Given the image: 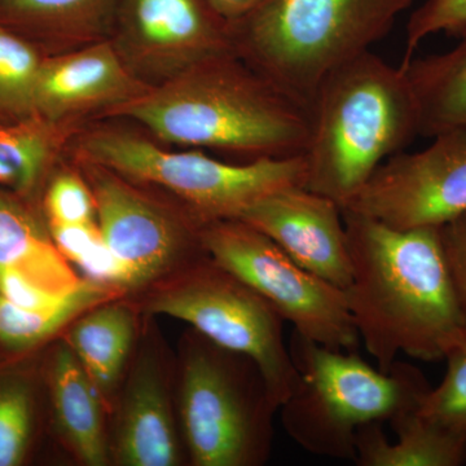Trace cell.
I'll list each match as a JSON object with an SVG mask.
<instances>
[{"mask_svg": "<svg viewBox=\"0 0 466 466\" xmlns=\"http://www.w3.org/2000/svg\"><path fill=\"white\" fill-rule=\"evenodd\" d=\"M133 360L113 404L110 461L119 466H177L186 460L175 412L177 360L153 318H147Z\"/></svg>", "mask_w": 466, "mask_h": 466, "instance_id": "obj_12", "label": "cell"}, {"mask_svg": "<svg viewBox=\"0 0 466 466\" xmlns=\"http://www.w3.org/2000/svg\"><path fill=\"white\" fill-rule=\"evenodd\" d=\"M43 58L14 30L0 24V119L18 122L35 115V90Z\"/></svg>", "mask_w": 466, "mask_h": 466, "instance_id": "obj_24", "label": "cell"}, {"mask_svg": "<svg viewBox=\"0 0 466 466\" xmlns=\"http://www.w3.org/2000/svg\"><path fill=\"white\" fill-rule=\"evenodd\" d=\"M352 276L345 296L359 339L379 370L398 355L446 360L466 327L444 257L441 227L398 229L342 208Z\"/></svg>", "mask_w": 466, "mask_h": 466, "instance_id": "obj_1", "label": "cell"}, {"mask_svg": "<svg viewBox=\"0 0 466 466\" xmlns=\"http://www.w3.org/2000/svg\"><path fill=\"white\" fill-rule=\"evenodd\" d=\"M125 297L121 291L85 279L60 302L43 309H25L0 297V345L24 351L64 333L76 318L106 302Z\"/></svg>", "mask_w": 466, "mask_h": 466, "instance_id": "obj_22", "label": "cell"}, {"mask_svg": "<svg viewBox=\"0 0 466 466\" xmlns=\"http://www.w3.org/2000/svg\"><path fill=\"white\" fill-rule=\"evenodd\" d=\"M346 210L398 229L441 227L466 211V130L434 137L383 161Z\"/></svg>", "mask_w": 466, "mask_h": 466, "instance_id": "obj_11", "label": "cell"}, {"mask_svg": "<svg viewBox=\"0 0 466 466\" xmlns=\"http://www.w3.org/2000/svg\"><path fill=\"white\" fill-rule=\"evenodd\" d=\"M106 113L128 116L167 143L253 159L303 155L311 126L306 106L236 54L196 64Z\"/></svg>", "mask_w": 466, "mask_h": 466, "instance_id": "obj_2", "label": "cell"}, {"mask_svg": "<svg viewBox=\"0 0 466 466\" xmlns=\"http://www.w3.org/2000/svg\"><path fill=\"white\" fill-rule=\"evenodd\" d=\"M177 412L193 466H260L268 461L279 412L258 364L195 329L180 341Z\"/></svg>", "mask_w": 466, "mask_h": 466, "instance_id": "obj_6", "label": "cell"}, {"mask_svg": "<svg viewBox=\"0 0 466 466\" xmlns=\"http://www.w3.org/2000/svg\"><path fill=\"white\" fill-rule=\"evenodd\" d=\"M79 150L85 164L173 193L201 225L240 219L267 196L305 187L308 177L303 155L228 164L195 150H167L140 135L110 128L86 135Z\"/></svg>", "mask_w": 466, "mask_h": 466, "instance_id": "obj_7", "label": "cell"}, {"mask_svg": "<svg viewBox=\"0 0 466 466\" xmlns=\"http://www.w3.org/2000/svg\"><path fill=\"white\" fill-rule=\"evenodd\" d=\"M294 262L345 290L352 265L342 208L305 187L283 189L251 205L240 217Z\"/></svg>", "mask_w": 466, "mask_h": 466, "instance_id": "obj_14", "label": "cell"}, {"mask_svg": "<svg viewBox=\"0 0 466 466\" xmlns=\"http://www.w3.org/2000/svg\"><path fill=\"white\" fill-rule=\"evenodd\" d=\"M103 240L130 275V297L207 257L201 223L188 211L174 216L108 168L85 164Z\"/></svg>", "mask_w": 466, "mask_h": 466, "instance_id": "obj_10", "label": "cell"}, {"mask_svg": "<svg viewBox=\"0 0 466 466\" xmlns=\"http://www.w3.org/2000/svg\"><path fill=\"white\" fill-rule=\"evenodd\" d=\"M416 0H263L231 24L251 67L309 108L332 70L370 51Z\"/></svg>", "mask_w": 466, "mask_h": 466, "instance_id": "obj_4", "label": "cell"}, {"mask_svg": "<svg viewBox=\"0 0 466 466\" xmlns=\"http://www.w3.org/2000/svg\"><path fill=\"white\" fill-rule=\"evenodd\" d=\"M52 240L67 262L76 265L103 238L99 225H48Z\"/></svg>", "mask_w": 466, "mask_h": 466, "instance_id": "obj_31", "label": "cell"}, {"mask_svg": "<svg viewBox=\"0 0 466 466\" xmlns=\"http://www.w3.org/2000/svg\"><path fill=\"white\" fill-rule=\"evenodd\" d=\"M122 0H0V24L45 38L96 39L115 29Z\"/></svg>", "mask_w": 466, "mask_h": 466, "instance_id": "obj_21", "label": "cell"}, {"mask_svg": "<svg viewBox=\"0 0 466 466\" xmlns=\"http://www.w3.org/2000/svg\"><path fill=\"white\" fill-rule=\"evenodd\" d=\"M309 112L305 188L342 208L383 161L420 135L419 106L406 70L372 50L325 76Z\"/></svg>", "mask_w": 466, "mask_h": 466, "instance_id": "obj_3", "label": "cell"}, {"mask_svg": "<svg viewBox=\"0 0 466 466\" xmlns=\"http://www.w3.org/2000/svg\"><path fill=\"white\" fill-rule=\"evenodd\" d=\"M200 236L208 256L262 296L293 330L325 348L357 351L360 339L345 291L300 267L240 219L202 225Z\"/></svg>", "mask_w": 466, "mask_h": 466, "instance_id": "obj_9", "label": "cell"}, {"mask_svg": "<svg viewBox=\"0 0 466 466\" xmlns=\"http://www.w3.org/2000/svg\"><path fill=\"white\" fill-rule=\"evenodd\" d=\"M52 240L50 228L14 196L0 191V269H15L55 296L82 283Z\"/></svg>", "mask_w": 466, "mask_h": 466, "instance_id": "obj_19", "label": "cell"}, {"mask_svg": "<svg viewBox=\"0 0 466 466\" xmlns=\"http://www.w3.org/2000/svg\"><path fill=\"white\" fill-rule=\"evenodd\" d=\"M462 36L466 34V0H426L410 15L407 25L406 66L420 43L433 34Z\"/></svg>", "mask_w": 466, "mask_h": 466, "instance_id": "obj_28", "label": "cell"}, {"mask_svg": "<svg viewBox=\"0 0 466 466\" xmlns=\"http://www.w3.org/2000/svg\"><path fill=\"white\" fill-rule=\"evenodd\" d=\"M35 394L27 377L0 376V466L23 464L32 446Z\"/></svg>", "mask_w": 466, "mask_h": 466, "instance_id": "obj_25", "label": "cell"}, {"mask_svg": "<svg viewBox=\"0 0 466 466\" xmlns=\"http://www.w3.org/2000/svg\"><path fill=\"white\" fill-rule=\"evenodd\" d=\"M263 0H208L216 14L228 23H235L254 11Z\"/></svg>", "mask_w": 466, "mask_h": 466, "instance_id": "obj_32", "label": "cell"}, {"mask_svg": "<svg viewBox=\"0 0 466 466\" xmlns=\"http://www.w3.org/2000/svg\"><path fill=\"white\" fill-rule=\"evenodd\" d=\"M288 346L299 382L279 412L287 434L314 455L354 461L361 426L419 410L431 390L424 373L404 361L383 372L357 351L325 348L296 330Z\"/></svg>", "mask_w": 466, "mask_h": 466, "instance_id": "obj_5", "label": "cell"}, {"mask_svg": "<svg viewBox=\"0 0 466 466\" xmlns=\"http://www.w3.org/2000/svg\"><path fill=\"white\" fill-rule=\"evenodd\" d=\"M66 296L48 293L47 290L36 287L29 279L15 269H0V297L20 308H48L60 302Z\"/></svg>", "mask_w": 466, "mask_h": 466, "instance_id": "obj_30", "label": "cell"}, {"mask_svg": "<svg viewBox=\"0 0 466 466\" xmlns=\"http://www.w3.org/2000/svg\"><path fill=\"white\" fill-rule=\"evenodd\" d=\"M444 257L466 327V211L441 227Z\"/></svg>", "mask_w": 466, "mask_h": 466, "instance_id": "obj_29", "label": "cell"}, {"mask_svg": "<svg viewBox=\"0 0 466 466\" xmlns=\"http://www.w3.org/2000/svg\"><path fill=\"white\" fill-rule=\"evenodd\" d=\"M397 434L391 443L381 422L358 431L354 461L359 466H461L466 464V437L426 419L419 410L389 422Z\"/></svg>", "mask_w": 466, "mask_h": 466, "instance_id": "obj_18", "label": "cell"}, {"mask_svg": "<svg viewBox=\"0 0 466 466\" xmlns=\"http://www.w3.org/2000/svg\"><path fill=\"white\" fill-rule=\"evenodd\" d=\"M143 84L110 43L43 58L35 90V115L66 121L96 109H110L139 96Z\"/></svg>", "mask_w": 466, "mask_h": 466, "instance_id": "obj_15", "label": "cell"}, {"mask_svg": "<svg viewBox=\"0 0 466 466\" xmlns=\"http://www.w3.org/2000/svg\"><path fill=\"white\" fill-rule=\"evenodd\" d=\"M60 127L38 116L0 124V158L16 174V191L27 195L42 179L63 140Z\"/></svg>", "mask_w": 466, "mask_h": 466, "instance_id": "obj_23", "label": "cell"}, {"mask_svg": "<svg viewBox=\"0 0 466 466\" xmlns=\"http://www.w3.org/2000/svg\"><path fill=\"white\" fill-rule=\"evenodd\" d=\"M47 385L55 429L69 455L86 466L112 464L108 407L64 339L48 359Z\"/></svg>", "mask_w": 466, "mask_h": 466, "instance_id": "obj_16", "label": "cell"}, {"mask_svg": "<svg viewBox=\"0 0 466 466\" xmlns=\"http://www.w3.org/2000/svg\"><path fill=\"white\" fill-rule=\"evenodd\" d=\"M0 186L11 187V188H17V177L11 167L0 158Z\"/></svg>", "mask_w": 466, "mask_h": 466, "instance_id": "obj_33", "label": "cell"}, {"mask_svg": "<svg viewBox=\"0 0 466 466\" xmlns=\"http://www.w3.org/2000/svg\"><path fill=\"white\" fill-rule=\"evenodd\" d=\"M142 319L133 299L119 297L88 309L63 333L110 413L139 342Z\"/></svg>", "mask_w": 466, "mask_h": 466, "instance_id": "obj_17", "label": "cell"}, {"mask_svg": "<svg viewBox=\"0 0 466 466\" xmlns=\"http://www.w3.org/2000/svg\"><path fill=\"white\" fill-rule=\"evenodd\" d=\"M45 208L48 225L97 222L96 202L90 184L73 171H64L52 179L46 192Z\"/></svg>", "mask_w": 466, "mask_h": 466, "instance_id": "obj_27", "label": "cell"}, {"mask_svg": "<svg viewBox=\"0 0 466 466\" xmlns=\"http://www.w3.org/2000/svg\"><path fill=\"white\" fill-rule=\"evenodd\" d=\"M447 370L426 395L419 412L466 437V342L446 358Z\"/></svg>", "mask_w": 466, "mask_h": 466, "instance_id": "obj_26", "label": "cell"}, {"mask_svg": "<svg viewBox=\"0 0 466 466\" xmlns=\"http://www.w3.org/2000/svg\"><path fill=\"white\" fill-rule=\"evenodd\" d=\"M128 299L143 317L177 319L217 345L253 359L279 407L296 389L299 373L285 342L287 321L210 257Z\"/></svg>", "mask_w": 466, "mask_h": 466, "instance_id": "obj_8", "label": "cell"}, {"mask_svg": "<svg viewBox=\"0 0 466 466\" xmlns=\"http://www.w3.org/2000/svg\"><path fill=\"white\" fill-rule=\"evenodd\" d=\"M401 67L419 106L420 135L466 130V34L452 50L412 58Z\"/></svg>", "mask_w": 466, "mask_h": 466, "instance_id": "obj_20", "label": "cell"}, {"mask_svg": "<svg viewBox=\"0 0 466 466\" xmlns=\"http://www.w3.org/2000/svg\"><path fill=\"white\" fill-rule=\"evenodd\" d=\"M115 30L126 60L165 81L208 58L236 54L231 24L208 0H122Z\"/></svg>", "mask_w": 466, "mask_h": 466, "instance_id": "obj_13", "label": "cell"}]
</instances>
